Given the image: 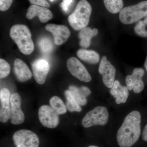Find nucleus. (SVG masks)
<instances>
[{"instance_id": "obj_30", "label": "nucleus", "mask_w": 147, "mask_h": 147, "mask_svg": "<svg viewBox=\"0 0 147 147\" xmlns=\"http://www.w3.org/2000/svg\"><path fill=\"white\" fill-rule=\"evenodd\" d=\"M142 138L144 141L147 142V123L145 125L144 128L143 129L142 134Z\"/></svg>"}, {"instance_id": "obj_11", "label": "nucleus", "mask_w": 147, "mask_h": 147, "mask_svg": "<svg viewBox=\"0 0 147 147\" xmlns=\"http://www.w3.org/2000/svg\"><path fill=\"white\" fill-rule=\"evenodd\" d=\"M144 74L143 69L138 67L134 69L131 75L126 76L125 82L129 90H133L134 93L139 94L144 90L145 86L142 77Z\"/></svg>"}, {"instance_id": "obj_19", "label": "nucleus", "mask_w": 147, "mask_h": 147, "mask_svg": "<svg viewBox=\"0 0 147 147\" xmlns=\"http://www.w3.org/2000/svg\"><path fill=\"white\" fill-rule=\"evenodd\" d=\"M98 34V30L96 28L92 30L89 27H86L82 29L79 34L80 46L85 48L89 47L92 38L97 35Z\"/></svg>"}, {"instance_id": "obj_13", "label": "nucleus", "mask_w": 147, "mask_h": 147, "mask_svg": "<svg viewBox=\"0 0 147 147\" xmlns=\"http://www.w3.org/2000/svg\"><path fill=\"white\" fill-rule=\"evenodd\" d=\"M32 68L37 83L41 85L44 84L50 70L48 63L44 59L36 60L32 63Z\"/></svg>"}, {"instance_id": "obj_33", "label": "nucleus", "mask_w": 147, "mask_h": 147, "mask_svg": "<svg viewBox=\"0 0 147 147\" xmlns=\"http://www.w3.org/2000/svg\"><path fill=\"white\" fill-rule=\"evenodd\" d=\"M50 1L53 2L54 1H55V0H50Z\"/></svg>"}, {"instance_id": "obj_6", "label": "nucleus", "mask_w": 147, "mask_h": 147, "mask_svg": "<svg viewBox=\"0 0 147 147\" xmlns=\"http://www.w3.org/2000/svg\"><path fill=\"white\" fill-rule=\"evenodd\" d=\"M12 139L16 147H39V138L34 132L28 129H20L16 131Z\"/></svg>"}, {"instance_id": "obj_4", "label": "nucleus", "mask_w": 147, "mask_h": 147, "mask_svg": "<svg viewBox=\"0 0 147 147\" xmlns=\"http://www.w3.org/2000/svg\"><path fill=\"white\" fill-rule=\"evenodd\" d=\"M147 16V1H145L123 8L120 11L119 18L123 24L129 25Z\"/></svg>"}, {"instance_id": "obj_12", "label": "nucleus", "mask_w": 147, "mask_h": 147, "mask_svg": "<svg viewBox=\"0 0 147 147\" xmlns=\"http://www.w3.org/2000/svg\"><path fill=\"white\" fill-rule=\"evenodd\" d=\"M45 28L53 34L54 42L57 45H61L64 43L70 35L69 29L64 25L49 24L45 26Z\"/></svg>"}, {"instance_id": "obj_26", "label": "nucleus", "mask_w": 147, "mask_h": 147, "mask_svg": "<svg viewBox=\"0 0 147 147\" xmlns=\"http://www.w3.org/2000/svg\"><path fill=\"white\" fill-rule=\"evenodd\" d=\"M11 67L5 60L1 59H0V78L1 79L5 78L10 73Z\"/></svg>"}, {"instance_id": "obj_9", "label": "nucleus", "mask_w": 147, "mask_h": 147, "mask_svg": "<svg viewBox=\"0 0 147 147\" xmlns=\"http://www.w3.org/2000/svg\"><path fill=\"white\" fill-rule=\"evenodd\" d=\"M98 71L102 75V82L104 85L107 88H111L115 82L116 69L105 56H103L101 59Z\"/></svg>"}, {"instance_id": "obj_16", "label": "nucleus", "mask_w": 147, "mask_h": 147, "mask_svg": "<svg viewBox=\"0 0 147 147\" xmlns=\"http://www.w3.org/2000/svg\"><path fill=\"white\" fill-rule=\"evenodd\" d=\"M13 70L16 78L19 82H24L31 79V71L26 64L19 59H16L13 63Z\"/></svg>"}, {"instance_id": "obj_18", "label": "nucleus", "mask_w": 147, "mask_h": 147, "mask_svg": "<svg viewBox=\"0 0 147 147\" xmlns=\"http://www.w3.org/2000/svg\"><path fill=\"white\" fill-rule=\"evenodd\" d=\"M69 90L79 105L84 106L86 104V98L91 93L88 88L84 86L79 88L75 86H70L69 87Z\"/></svg>"}, {"instance_id": "obj_15", "label": "nucleus", "mask_w": 147, "mask_h": 147, "mask_svg": "<svg viewBox=\"0 0 147 147\" xmlns=\"http://www.w3.org/2000/svg\"><path fill=\"white\" fill-rule=\"evenodd\" d=\"M10 93L9 90L3 88L0 91V121L5 123L7 122L10 116Z\"/></svg>"}, {"instance_id": "obj_25", "label": "nucleus", "mask_w": 147, "mask_h": 147, "mask_svg": "<svg viewBox=\"0 0 147 147\" xmlns=\"http://www.w3.org/2000/svg\"><path fill=\"white\" fill-rule=\"evenodd\" d=\"M38 45L40 50L44 54L50 53L53 49V45L51 40L47 37L42 38L40 40Z\"/></svg>"}, {"instance_id": "obj_24", "label": "nucleus", "mask_w": 147, "mask_h": 147, "mask_svg": "<svg viewBox=\"0 0 147 147\" xmlns=\"http://www.w3.org/2000/svg\"><path fill=\"white\" fill-rule=\"evenodd\" d=\"M136 34L142 37H147V16L143 21L137 22L134 28Z\"/></svg>"}, {"instance_id": "obj_31", "label": "nucleus", "mask_w": 147, "mask_h": 147, "mask_svg": "<svg viewBox=\"0 0 147 147\" xmlns=\"http://www.w3.org/2000/svg\"><path fill=\"white\" fill-rule=\"evenodd\" d=\"M144 67L145 68H146V70L147 71V56L146 58V61H145V62Z\"/></svg>"}, {"instance_id": "obj_22", "label": "nucleus", "mask_w": 147, "mask_h": 147, "mask_svg": "<svg viewBox=\"0 0 147 147\" xmlns=\"http://www.w3.org/2000/svg\"><path fill=\"white\" fill-rule=\"evenodd\" d=\"M103 2L107 10L114 14L120 12L123 7V0H103Z\"/></svg>"}, {"instance_id": "obj_27", "label": "nucleus", "mask_w": 147, "mask_h": 147, "mask_svg": "<svg viewBox=\"0 0 147 147\" xmlns=\"http://www.w3.org/2000/svg\"><path fill=\"white\" fill-rule=\"evenodd\" d=\"M13 0H0V10L5 11L10 7Z\"/></svg>"}, {"instance_id": "obj_14", "label": "nucleus", "mask_w": 147, "mask_h": 147, "mask_svg": "<svg viewBox=\"0 0 147 147\" xmlns=\"http://www.w3.org/2000/svg\"><path fill=\"white\" fill-rule=\"evenodd\" d=\"M53 16L52 11L47 7L34 5L29 7L26 14V17L28 19H32L36 16L43 23H46L52 19Z\"/></svg>"}, {"instance_id": "obj_3", "label": "nucleus", "mask_w": 147, "mask_h": 147, "mask_svg": "<svg viewBox=\"0 0 147 147\" xmlns=\"http://www.w3.org/2000/svg\"><path fill=\"white\" fill-rule=\"evenodd\" d=\"M92 11V7L88 2L86 0H80L73 12L69 16V25L76 31L86 28L89 23Z\"/></svg>"}, {"instance_id": "obj_8", "label": "nucleus", "mask_w": 147, "mask_h": 147, "mask_svg": "<svg viewBox=\"0 0 147 147\" xmlns=\"http://www.w3.org/2000/svg\"><path fill=\"white\" fill-rule=\"evenodd\" d=\"M67 67L71 75L82 82H89L92 77L86 68L76 58L72 57L67 61Z\"/></svg>"}, {"instance_id": "obj_20", "label": "nucleus", "mask_w": 147, "mask_h": 147, "mask_svg": "<svg viewBox=\"0 0 147 147\" xmlns=\"http://www.w3.org/2000/svg\"><path fill=\"white\" fill-rule=\"evenodd\" d=\"M77 55L82 61L91 64H97L100 60L99 55L94 50L80 49L77 51Z\"/></svg>"}, {"instance_id": "obj_1", "label": "nucleus", "mask_w": 147, "mask_h": 147, "mask_svg": "<svg viewBox=\"0 0 147 147\" xmlns=\"http://www.w3.org/2000/svg\"><path fill=\"white\" fill-rule=\"evenodd\" d=\"M141 119V114L136 110L126 116L117 133V141L120 147H131L139 140Z\"/></svg>"}, {"instance_id": "obj_2", "label": "nucleus", "mask_w": 147, "mask_h": 147, "mask_svg": "<svg viewBox=\"0 0 147 147\" xmlns=\"http://www.w3.org/2000/svg\"><path fill=\"white\" fill-rule=\"evenodd\" d=\"M9 35L21 53L29 55L33 52L34 44L31 32L26 26L21 24L14 25L10 29Z\"/></svg>"}, {"instance_id": "obj_5", "label": "nucleus", "mask_w": 147, "mask_h": 147, "mask_svg": "<svg viewBox=\"0 0 147 147\" xmlns=\"http://www.w3.org/2000/svg\"><path fill=\"white\" fill-rule=\"evenodd\" d=\"M109 116L107 108L98 106L87 113L82 119V125L85 128L94 125H105L108 123Z\"/></svg>"}, {"instance_id": "obj_17", "label": "nucleus", "mask_w": 147, "mask_h": 147, "mask_svg": "<svg viewBox=\"0 0 147 147\" xmlns=\"http://www.w3.org/2000/svg\"><path fill=\"white\" fill-rule=\"evenodd\" d=\"M110 93L116 98V102L117 104L126 102L129 94L127 87L122 86L118 80L115 81Z\"/></svg>"}, {"instance_id": "obj_32", "label": "nucleus", "mask_w": 147, "mask_h": 147, "mask_svg": "<svg viewBox=\"0 0 147 147\" xmlns=\"http://www.w3.org/2000/svg\"><path fill=\"white\" fill-rule=\"evenodd\" d=\"M88 147H98L97 146H93V145H92V146H89Z\"/></svg>"}, {"instance_id": "obj_23", "label": "nucleus", "mask_w": 147, "mask_h": 147, "mask_svg": "<svg viewBox=\"0 0 147 147\" xmlns=\"http://www.w3.org/2000/svg\"><path fill=\"white\" fill-rule=\"evenodd\" d=\"M50 106L59 115L65 114L67 112L66 106L63 100L57 96H55L50 100Z\"/></svg>"}, {"instance_id": "obj_21", "label": "nucleus", "mask_w": 147, "mask_h": 147, "mask_svg": "<svg viewBox=\"0 0 147 147\" xmlns=\"http://www.w3.org/2000/svg\"><path fill=\"white\" fill-rule=\"evenodd\" d=\"M66 102V106L67 110L70 112H80L82 109L80 105L76 102L73 97L71 92L69 90H66L64 92Z\"/></svg>"}, {"instance_id": "obj_28", "label": "nucleus", "mask_w": 147, "mask_h": 147, "mask_svg": "<svg viewBox=\"0 0 147 147\" xmlns=\"http://www.w3.org/2000/svg\"><path fill=\"white\" fill-rule=\"evenodd\" d=\"M30 3L32 5L41 6L44 7L49 8L50 5L46 0H28Z\"/></svg>"}, {"instance_id": "obj_29", "label": "nucleus", "mask_w": 147, "mask_h": 147, "mask_svg": "<svg viewBox=\"0 0 147 147\" xmlns=\"http://www.w3.org/2000/svg\"><path fill=\"white\" fill-rule=\"evenodd\" d=\"M73 1V0H63L61 3V7L64 12L68 11L69 8Z\"/></svg>"}, {"instance_id": "obj_10", "label": "nucleus", "mask_w": 147, "mask_h": 147, "mask_svg": "<svg viewBox=\"0 0 147 147\" xmlns=\"http://www.w3.org/2000/svg\"><path fill=\"white\" fill-rule=\"evenodd\" d=\"M11 123L13 125H19L24 123L25 117L21 108V98L20 95L15 93L11 95Z\"/></svg>"}, {"instance_id": "obj_7", "label": "nucleus", "mask_w": 147, "mask_h": 147, "mask_svg": "<svg viewBox=\"0 0 147 147\" xmlns=\"http://www.w3.org/2000/svg\"><path fill=\"white\" fill-rule=\"evenodd\" d=\"M38 117L41 124L47 128H56L59 122V114L48 105H43L40 107Z\"/></svg>"}]
</instances>
